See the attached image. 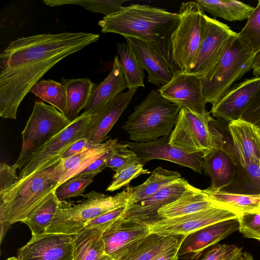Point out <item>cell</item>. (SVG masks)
Listing matches in <instances>:
<instances>
[{
	"label": "cell",
	"instance_id": "1",
	"mask_svg": "<svg viewBox=\"0 0 260 260\" xmlns=\"http://www.w3.org/2000/svg\"><path fill=\"white\" fill-rule=\"evenodd\" d=\"M84 32L41 34L11 42L0 54V116L16 119L21 102L51 68L97 41Z\"/></svg>",
	"mask_w": 260,
	"mask_h": 260
},
{
	"label": "cell",
	"instance_id": "2",
	"mask_svg": "<svg viewBox=\"0 0 260 260\" xmlns=\"http://www.w3.org/2000/svg\"><path fill=\"white\" fill-rule=\"evenodd\" d=\"M179 13L141 4L123 7L98 22L103 33L118 34L147 43L162 57L172 71L170 40L179 21Z\"/></svg>",
	"mask_w": 260,
	"mask_h": 260
},
{
	"label": "cell",
	"instance_id": "3",
	"mask_svg": "<svg viewBox=\"0 0 260 260\" xmlns=\"http://www.w3.org/2000/svg\"><path fill=\"white\" fill-rule=\"evenodd\" d=\"M58 162L0 191V224L22 222L56 189L58 176L55 167Z\"/></svg>",
	"mask_w": 260,
	"mask_h": 260
},
{
	"label": "cell",
	"instance_id": "4",
	"mask_svg": "<svg viewBox=\"0 0 260 260\" xmlns=\"http://www.w3.org/2000/svg\"><path fill=\"white\" fill-rule=\"evenodd\" d=\"M180 110L178 105L165 99L157 90H151L135 107L122 127L133 142L154 141L171 135Z\"/></svg>",
	"mask_w": 260,
	"mask_h": 260
},
{
	"label": "cell",
	"instance_id": "5",
	"mask_svg": "<svg viewBox=\"0 0 260 260\" xmlns=\"http://www.w3.org/2000/svg\"><path fill=\"white\" fill-rule=\"evenodd\" d=\"M256 54L237 34L213 69L200 78L206 103L212 106L217 104L236 81L252 69Z\"/></svg>",
	"mask_w": 260,
	"mask_h": 260
},
{
	"label": "cell",
	"instance_id": "6",
	"mask_svg": "<svg viewBox=\"0 0 260 260\" xmlns=\"http://www.w3.org/2000/svg\"><path fill=\"white\" fill-rule=\"evenodd\" d=\"M131 191V187L128 186L114 196L92 191L83 195L84 200L73 206L62 202L46 233L76 234L98 216L126 205Z\"/></svg>",
	"mask_w": 260,
	"mask_h": 260
},
{
	"label": "cell",
	"instance_id": "7",
	"mask_svg": "<svg viewBox=\"0 0 260 260\" xmlns=\"http://www.w3.org/2000/svg\"><path fill=\"white\" fill-rule=\"evenodd\" d=\"M179 14V21L171 37L170 55L174 73H187L203 39L205 14L194 1L182 3Z\"/></svg>",
	"mask_w": 260,
	"mask_h": 260
},
{
	"label": "cell",
	"instance_id": "8",
	"mask_svg": "<svg viewBox=\"0 0 260 260\" xmlns=\"http://www.w3.org/2000/svg\"><path fill=\"white\" fill-rule=\"evenodd\" d=\"M71 122L52 105L36 101L22 132V148L13 166L22 169L51 139Z\"/></svg>",
	"mask_w": 260,
	"mask_h": 260
},
{
	"label": "cell",
	"instance_id": "9",
	"mask_svg": "<svg viewBox=\"0 0 260 260\" xmlns=\"http://www.w3.org/2000/svg\"><path fill=\"white\" fill-rule=\"evenodd\" d=\"M214 119L210 115L180 109L169 139V144L187 153H201L203 157L223 142L222 137L210 123Z\"/></svg>",
	"mask_w": 260,
	"mask_h": 260
},
{
	"label": "cell",
	"instance_id": "10",
	"mask_svg": "<svg viewBox=\"0 0 260 260\" xmlns=\"http://www.w3.org/2000/svg\"><path fill=\"white\" fill-rule=\"evenodd\" d=\"M92 114L83 112L47 143L21 170L19 180L38 172L60 161L63 152L79 139L85 137Z\"/></svg>",
	"mask_w": 260,
	"mask_h": 260
},
{
	"label": "cell",
	"instance_id": "11",
	"mask_svg": "<svg viewBox=\"0 0 260 260\" xmlns=\"http://www.w3.org/2000/svg\"><path fill=\"white\" fill-rule=\"evenodd\" d=\"M205 26L196 58L187 74L202 78L213 69L238 33L215 18L205 15Z\"/></svg>",
	"mask_w": 260,
	"mask_h": 260
},
{
	"label": "cell",
	"instance_id": "12",
	"mask_svg": "<svg viewBox=\"0 0 260 260\" xmlns=\"http://www.w3.org/2000/svg\"><path fill=\"white\" fill-rule=\"evenodd\" d=\"M170 136L167 135L148 142L137 143L123 141V143L137 156L141 163L145 165L152 159H160L176 163L199 174L203 171V155L189 154L169 144Z\"/></svg>",
	"mask_w": 260,
	"mask_h": 260
},
{
	"label": "cell",
	"instance_id": "13",
	"mask_svg": "<svg viewBox=\"0 0 260 260\" xmlns=\"http://www.w3.org/2000/svg\"><path fill=\"white\" fill-rule=\"evenodd\" d=\"M157 91L165 99L180 109H187L201 115L209 113L206 110L202 81L197 76L176 72L172 79L159 87Z\"/></svg>",
	"mask_w": 260,
	"mask_h": 260
},
{
	"label": "cell",
	"instance_id": "14",
	"mask_svg": "<svg viewBox=\"0 0 260 260\" xmlns=\"http://www.w3.org/2000/svg\"><path fill=\"white\" fill-rule=\"evenodd\" d=\"M236 218L238 216L228 210L214 207L180 217L162 219L148 225L150 233L162 236H186L204 226Z\"/></svg>",
	"mask_w": 260,
	"mask_h": 260
},
{
	"label": "cell",
	"instance_id": "15",
	"mask_svg": "<svg viewBox=\"0 0 260 260\" xmlns=\"http://www.w3.org/2000/svg\"><path fill=\"white\" fill-rule=\"evenodd\" d=\"M76 234L46 233L18 250V260H73Z\"/></svg>",
	"mask_w": 260,
	"mask_h": 260
},
{
	"label": "cell",
	"instance_id": "16",
	"mask_svg": "<svg viewBox=\"0 0 260 260\" xmlns=\"http://www.w3.org/2000/svg\"><path fill=\"white\" fill-rule=\"evenodd\" d=\"M150 234L148 225L120 217L103 233L106 254L122 260Z\"/></svg>",
	"mask_w": 260,
	"mask_h": 260
},
{
	"label": "cell",
	"instance_id": "17",
	"mask_svg": "<svg viewBox=\"0 0 260 260\" xmlns=\"http://www.w3.org/2000/svg\"><path fill=\"white\" fill-rule=\"evenodd\" d=\"M189 183L183 178L137 203L126 204L122 218L128 221L149 225L162 219L158 210L178 199Z\"/></svg>",
	"mask_w": 260,
	"mask_h": 260
},
{
	"label": "cell",
	"instance_id": "18",
	"mask_svg": "<svg viewBox=\"0 0 260 260\" xmlns=\"http://www.w3.org/2000/svg\"><path fill=\"white\" fill-rule=\"evenodd\" d=\"M238 229L236 218L214 223L185 236L178 250V259L196 260L206 249Z\"/></svg>",
	"mask_w": 260,
	"mask_h": 260
},
{
	"label": "cell",
	"instance_id": "19",
	"mask_svg": "<svg viewBox=\"0 0 260 260\" xmlns=\"http://www.w3.org/2000/svg\"><path fill=\"white\" fill-rule=\"evenodd\" d=\"M136 92L128 90L120 93L92 114L85 136L90 145L100 144L108 138V133L128 107Z\"/></svg>",
	"mask_w": 260,
	"mask_h": 260
},
{
	"label": "cell",
	"instance_id": "20",
	"mask_svg": "<svg viewBox=\"0 0 260 260\" xmlns=\"http://www.w3.org/2000/svg\"><path fill=\"white\" fill-rule=\"evenodd\" d=\"M260 89V77L247 79L233 86L212 106L213 116L230 122L241 118L247 105Z\"/></svg>",
	"mask_w": 260,
	"mask_h": 260
},
{
	"label": "cell",
	"instance_id": "21",
	"mask_svg": "<svg viewBox=\"0 0 260 260\" xmlns=\"http://www.w3.org/2000/svg\"><path fill=\"white\" fill-rule=\"evenodd\" d=\"M234 151L243 168L260 164V131L254 123L242 118L228 123Z\"/></svg>",
	"mask_w": 260,
	"mask_h": 260
},
{
	"label": "cell",
	"instance_id": "22",
	"mask_svg": "<svg viewBox=\"0 0 260 260\" xmlns=\"http://www.w3.org/2000/svg\"><path fill=\"white\" fill-rule=\"evenodd\" d=\"M124 38L147 72L149 83L160 87L172 79L173 73L168 63L147 43L132 37Z\"/></svg>",
	"mask_w": 260,
	"mask_h": 260
},
{
	"label": "cell",
	"instance_id": "23",
	"mask_svg": "<svg viewBox=\"0 0 260 260\" xmlns=\"http://www.w3.org/2000/svg\"><path fill=\"white\" fill-rule=\"evenodd\" d=\"M203 170L209 176L208 188L220 190L229 185L235 176V160L222 142L216 148L203 157Z\"/></svg>",
	"mask_w": 260,
	"mask_h": 260
},
{
	"label": "cell",
	"instance_id": "24",
	"mask_svg": "<svg viewBox=\"0 0 260 260\" xmlns=\"http://www.w3.org/2000/svg\"><path fill=\"white\" fill-rule=\"evenodd\" d=\"M218 207L204 190L196 188L189 183L182 194L175 201L158 211L162 219L180 217L206 209Z\"/></svg>",
	"mask_w": 260,
	"mask_h": 260
},
{
	"label": "cell",
	"instance_id": "25",
	"mask_svg": "<svg viewBox=\"0 0 260 260\" xmlns=\"http://www.w3.org/2000/svg\"><path fill=\"white\" fill-rule=\"evenodd\" d=\"M126 88L119 56L116 55L111 71L103 81L95 85L83 112L92 114Z\"/></svg>",
	"mask_w": 260,
	"mask_h": 260
},
{
	"label": "cell",
	"instance_id": "26",
	"mask_svg": "<svg viewBox=\"0 0 260 260\" xmlns=\"http://www.w3.org/2000/svg\"><path fill=\"white\" fill-rule=\"evenodd\" d=\"M118 144L117 139H110L73 156L61 159L55 167L59 178L57 187L77 175L98 158L114 148Z\"/></svg>",
	"mask_w": 260,
	"mask_h": 260
},
{
	"label": "cell",
	"instance_id": "27",
	"mask_svg": "<svg viewBox=\"0 0 260 260\" xmlns=\"http://www.w3.org/2000/svg\"><path fill=\"white\" fill-rule=\"evenodd\" d=\"M217 206L228 210L238 216L260 212V193L245 194L223 190L204 189Z\"/></svg>",
	"mask_w": 260,
	"mask_h": 260
},
{
	"label": "cell",
	"instance_id": "28",
	"mask_svg": "<svg viewBox=\"0 0 260 260\" xmlns=\"http://www.w3.org/2000/svg\"><path fill=\"white\" fill-rule=\"evenodd\" d=\"M67 92L64 115L72 121L87 105L95 84L88 78L61 79Z\"/></svg>",
	"mask_w": 260,
	"mask_h": 260
},
{
	"label": "cell",
	"instance_id": "29",
	"mask_svg": "<svg viewBox=\"0 0 260 260\" xmlns=\"http://www.w3.org/2000/svg\"><path fill=\"white\" fill-rule=\"evenodd\" d=\"M103 232L84 228L76 234L73 260H99L105 255Z\"/></svg>",
	"mask_w": 260,
	"mask_h": 260
},
{
	"label": "cell",
	"instance_id": "30",
	"mask_svg": "<svg viewBox=\"0 0 260 260\" xmlns=\"http://www.w3.org/2000/svg\"><path fill=\"white\" fill-rule=\"evenodd\" d=\"M194 2L204 12L230 22L248 19L254 8L234 0H196Z\"/></svg>",
	"mask_w": 260,
	"mask_h": 260
},
{
	"label": "cell",
	"instance_id": "31",
	"mask_svg": "<svg viewBox=\"0 0 260 260\" xmlns=\"http://www.w3.org/2000/svg\"><path fill=\"white\" fill-rule=\"evenodd\" d=\"M180 174L158 167L151 172L149 177L142 184L131 187L127 204L137 203L158 192L181 178Z\"/></svg>",
	"mask_w": 260,
	"mask_h": 260
},
{
	"label": "cell",
	"instance_id": "32",
	"mask_svg": "<svg viewBox=\"0 0 260 260\" xmlns=\"http://www.w3.org/2000/svg\"><path fill=\"white\" fill-rule=\"evenodd\" d=\"M184 237L151 233L122 260H152L164 251L181 244Z\"/></svg>",
	"mask_w": 260,
	"mask_h": 260
},
{
	"label": "cell",
	"instance_id": "33",
	"mask_svg": "<svg viewBox=\"0 0 260 260\" xmlns=\"http://www.w3.org/2000/svg\"><path fill=\"white\" fill-rule=\"evenodd\" d=\"M117 51L128 91L144 87V69L127 43H117Z\"/></svg>",
	"mask_w": 260,
	"mask_h": 260
},
{
	"label": "cell",
	"instance_id": "34",
	"mask_svg": "<svg viewBox=\"0 0 260 260\" xmlns=\"http://www.w3.org/2000/svg\"><path fill=\"white\" fill-rule=\"evenodd\" d=\"M62 202L56 196L54 190L29 217L22 222L30 229L32 237L46 233Z\"/></svg>",
	"mask_w": 260,
	"mask_h": 260
},
{
	"label": "cell",
	"instance_id": "35",
	"mask_svg": "<svg viewBox=\"0 0 260 260\" xmlns=\"http://www.w3.org/2000/svg\"><path fill=\"white\" fill-rule=\"evenodd\" d=\"M29 92H32L65 114L67 92L62 83L52 79L40 80L33 86Z\"/></svg>",
	"mask_w": 260,
	"mask_h": 260
},
{
	"label": "cell",
	"instance_id": "36",
	"mask_svg": "<svg viewBox=\"0 0 260 260\" xmlns=\"http://www.w3.org/2000/svg\"><path fill=\"white\" fill-rule=\"evenodd\" d=\"M127 0H44L43 3L49 7L65 5H79L93 12L109 16L117 13L122 8V4Z\"/></svg>",
	"mask_w": 260,
	"mask_h": 260
},
{
	"label": "cell",
	"instance_id": "37",
	"mask_svg": "<svg viewBox=\"0 0 260 260\" xmlns=\"http://www.w3.org/2000/svg\"><path fill=\"white\" fill-rule=\"evenodd\" d=\"M196 260H253L248 252L233 244H217L208 248Z\"/></svg>",
	"mask_w": 260,
	"mask_h": 260
},
{
	"label": "cell",
	"instance_id": "38",
	"mask_svg": "<svg viewBox=\"0 0 260 260\" xmlns=\"http://www.w3.org/2000/svg\"><path fill=\"white\" fill-rule=\"evenodd\" d=\"M95 174L77 175L65 181L55 190V193L61 201L83 196L86 187L93 181Z\"/></svg>",
	"mask_w": 260,
	"mask_h": 260
},
{
	"label": "cell",
	"instance_id": "39",
	"mask_svg": "<svg viewBox=\"0 0 260 260\" xmlns=\"http://www.w3.org/2000/svg\"><path fill=\"white\" fill-rule=\"evenodd\" d=\"M238 35L249 45L254 53L260 51V0Z\"/></svg>",
	"mask_w": 260,
	"mask_h": 260
},
{
	"label": "cell",
	"instance_id": "40",
	"mask_svg": "<svg viewBox=\"0 0 260 260\" xmlns=\"http://www.w3.org/2000/svg\"><path fill=\"white\" fill-rule=\"evenodd\" d=\"M143 167L137 157L123 169L115 172L106 191H114L124 186H127L133 179L139 176L151 173L148 170L144 169Z\"/></svg>",
	"mask_w": 260,
	"mask_h": 260
},
{
	"label": "cell",
	"instance_id": "41",
	"mask_svg": "<svg viewBox=\"0 0 260 260\" xmlns=\"http://www.w3.org/2000/svg\"><path fill=\"white\" fill-rule=\"evenodd\" d=\"M137 157V155L126 144L122 142L118 143L107 162V167L116 172L123 169Z\"/></svg>",
	"mask_w": 260,
	"mask_h": 260
},
{
	"label": "cell",
	"instance_id": "42",
	"mask_svg": "<svg viewBox=\"0 0 260 260\" xmlns=\"http://www.w3.org/2000/svg\"><path fill=\"white\" fill-rule=\"evenodd\" d=\"M238 219L240 233L245 238L260 241V212L245 214Z\"/></svg>",
	"mask_w": 260,
	"mask_h": 260
},
{
	"label": "cell",
	"instance_id": "43",
	"mask_svg": "<svg viewBox=\"0 0 260 260\" xmlns=\"http://www.w3.org/2000/svg\"><path fill=\"white\" fill-rule=\"evenodd\" d=\"M126 205L105 213L86 223L84 228H95L105 232L116 220L122 217Z\"/></svg>",
	"mask_w": 260,
	"mask_h": 260
},
{
	"label": "cell",
	"instance_id": "44",
	"mask_svg": "<svg viewBox=\"0 0 260 260\" xmlns=\"http://www.w3.org/2000/svg\"><path fill=\"white\" fill-rule=\"evenodd\" d=\"M16 170L13 165L10 166L5 162H1L0 191L10 187L18 181Z\"/></svg>",
	"mask_w": 260,
	"mask_h": 260
},
{
	"label": "cell",
	"instance_id": "45",
	"mask_svg": "<svg viewBox=\"0 0 260 260\" xmlns=\"http://www.w3.org/2000/svg\"><path fill=\"white\" fill-rule=\"evenodd\" d=\"M241 118L254 124L260 120V89L247 105Z\"/></svg>",
	"mask_w": 260,
	"mask_h": 260
},
{
	"label": "cell",
	"instance_id": "46",
	"mask_svg": "<svg viewBox=\"0 0 260 260\" xmlns=\"http://www.w3.org/2000/svg\"><path fill=\"white\" fill-rule=\"evenodd\" d=\"M113 149L98 158L77 175L85 174L97 175L101 173L107 168V162L113 153Z\"/></svg>",
	"mask_w": 260,
	"mask_h": 260
},
{
	"label": "cell",
	"instance_id": "47",
	"mask_svg": "<svg viewBox=\"0 0 260 260\" xmlns=\"http://www.w3.org/2000/svg\"><path fill=\"white\" fill-rule=\"evenodd\" d=\"M93 146L90 145L85 137L79 139L70 146L62 154V159H66L79 153Z\"/></svg>",
	"mask_w": 260,
	"mask_h": 260
},
{
	"label": "cell",
	"instance_id": "48",
	"mask_svg": "<svg viewBox=\"0 0 260 260\" xmlns=\"http://www.w3.org/2000/svg\"><path fill=\"white\" fill-rule=\"evenodd\" d=\"M243 169L252 182L260 186V164H251Z\"/></svg>",
	"mask_w": 260,
	"mask_h": 260
},
{
	"label": "cell",
	"instance_id": "49",
	"mask_svg": "<svg viewBox=\"0 0 260 260\" xmlns=\"http://www.w3.org/2000/svg\"><path fill=\"white\" fill-rule=\"evenodd\" d=\"M181 244L164 251L152 260H178V252Z\"/></svg>",
	"mask_w": 260,
	"mask_h": 260
},
{
	"label": "cell",
	"instance_id": "50",
	"mask_svg": "<svg viewBox=\"0 0 260 260\" xmlns=\"http://www.w3.org/2000/svg\"><path fill=\"white\" fill-rule=\"evenodd\" d=\"M252 69L255 77H260V51L254 57Z\"/></svg>",
	"mask_w": 260,
	"mask_h": 260
},
{
	"label": "cell",
	"instance_id": "51",
	"mask_svg": "<svg viewBox=\"0 0 260 260\" xmlns=\"http://www.w3.org/2000/svg\"><path fill=\"white\" fill-rule=\"evenodd\" d=\"M9 226V225L6 224H1V242H2Z\"/></svg>",
	"mask_w": 260,
	"mask_h": 260
},
{
	"label": "cell",
	"instance_id": "52",
	"mask_svg": "<svg viewBox=\"0 0 260 260\" xmlns=\"http://www.w3.org/2000/svg\"><path fill=\"white\" fill-rule=\"evenodd\" d=\"M99 260H114V259L112 257H111L110 256L106 254Z\"/></svg>",
	"mask_w": 260,
	"mask_h": 260
},
{
	"label": "cell",
	"instance_id": "53",
	"mask_svg": "<svg viewBox=\"0 0 260 260\" xmlns=\"http://www.w3.org/2000/svg\"><path fill=\"white\" fill-rule=\"evenodd\" d=\"M6 260H18V259H17V257H10V258L7 259Z\"/></svg>",
	"mask_w": 260,
	"mask_h": 260
}]
</instances>
